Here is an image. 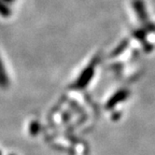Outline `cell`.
<instances>
[{
    "mask_svg": "<svg viewBox=\"0 0 155 155\" xmlns=\"http://www.w3.org/2000/svg\"><path fill=\"white\" fill-rule=\"evenodd\" d=\"M9 85V78L7 73V69L5 68V64L0 57V88L6 89Z\"/></svg>",
    "mask_w": 155,
    "mask_h": 155,
    "instance_id": "cell-1",
    "label": "cell"
},
{
    "mask_svg": "<svg viewBox=\"0 0 155 155\" xmlns=\"http://www.w3.org/2000/svg\"><path fill=\"white\" fill-rule=\"evenodd\" d=\"M12 15V9L9 8L8 4H7L4 0H0V16L8 18Z\"/></svg>",
    "mask_w": 155,
    "mask_h": 155,
    "instance_id": "cell-2",
    "label": "cell"
},
{
    "mask_svg": "<svg viewBox=\"0 0 155 155\" xmlns=\"http://www.w3.org/2000/svg\"><path fill=\"white\" fill-rule=\"evenodd\" d=\"M38 131H39V124L38 123L34 121V123H32L30 124V133L32 135H37Z\"/></svg>",
    "mask_w": 155,
    "mask_h": 155,
    "instance_id": "cell-3",
    "label": "cell"
},
{
    "mask_svg": "<svg viewBox=\"0 0 155 155\" xmlns=\"http://www.w3.org/2000/svg\"><path fill=\"white\" fill-rule=\"evenodd\" d=\"M4 1H5L7 4H12V3L15 1V0H4Z\"/></svg>",
    "mask_w": 155,
    "mask_h": 155,
    "instance_id": "cell-4",
    "label": "cell"
},
{
    "mask_svg": "<svg viewBox=\"0 0 155 155\" xmlns=\"http://www.w3.org/2000/svg\"><path fill=\"white\" fill-rule=\"evenodd\" d=\"M10 155H15V154H10Z\"/></svg>",
    "mask_w": 155,
    "mask_h": 155,
    "instance_id": "cell-5",
    "label": "cell"
},
{
    "mask_svg": "<svg viewBox=\"0 0 155 155\" xmlns=\"http://www.w3.org/2000/svg\"><path fill=\"white\" fill-rule=\"evenodd\" d=\"M0 155H1V151H0Z\"/></svg>",
    "mask_w": 155,
    "mask_h": 155,
    "instance_id": "cell-6",
    "label": "cell"
}]
</instances>
